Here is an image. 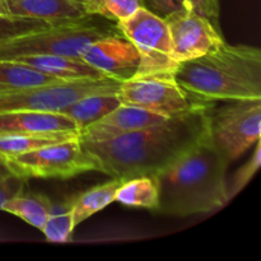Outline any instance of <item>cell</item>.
Returning <instances> with one entry per match:
<instances>
[{"label":"cell","mask_w":261,"mask_h":261,"mask_svg":"<svg viewBox=\"0 0 261 261\" xmlns=\"http://www.w3.org/2000/svg\"><path fill=\"white\" fill-rule=\"evenodd\" d=\"M206 107H198L138 132L105 140L82 142L110 178L155 175L175 162L206 134Z\"/></svg>","instance_id":"cell-1"},{"label":"cell","mask_w":261,"mask_h":261,"mask_svg":"<svg viewBox=\"0 0 261 261\" xmlns=\"http://www.w3.org/2000/svg\"><path fill=\"white\" fill-rule=\"evenodd\" d=\"M228 163L205 137L155 173L160 214L189 217L212 213L229 203Z\"/></svg>","instance_id":"cell-2"},{"label":"cell","mask_w":261,"mask_h":261,"mask_svg":"<svg viewBox=\"0 0 261 261\" xmlns=\"http://www.w3.org/2000/svg\"><path fill=\"white\" fill-rule=\"evenodd\" d=\"M175 79L201 105L261 98V51L224 42L206 55L178 64Z\"/></svg>","instance_id":"cell-3"},{"label":"cell","mask_w":261,"mask_h":261,"mask_svg":"<svg viewBox=\"0 0 261 261\" xmlns=\"http://www.w3.org/2000/svg\"><path fill=\"white\" fill-rule=\"evenodd\" d=\"M119 33L116 23L91 14L83 19L61 23L2 43L0 59H17L31 55L81 58L83 51L94 41Z\"/></svg>","instance_id":"cell-4"},{"label":"cell","mask_w":261,"mask_h":261,"mask_svg":"<svg viewBox=\"0 0 261 261\" xmlns=\"http://www.w3.org/2000/svg\"><path fill=\"white\" fill-rule=\"evenodd\" d=\"M205 115V138L228 165L260 140L261 98L214 102Z\"/></svg>","instance_id":"cell-5"},{"label":"cell","mask_w":261,"mask_h":261,"mask_svg":"<svg viewBox=\"0 0 261 261\" xmlns=\"http://www.w3.org/2000/svg\"><path fill=\"white\" fill-rule=\"evenodd\" d=\"M4 166L14 177L25 181L30 178H68L98 171L96 161L82 145L79 138L46 145L40 149L4 161Z\"/></svg>","instance_id":"cell-6"},{"label":"cell","mask_w":261,"mask_h":261,"mask_svg":"<svg viewBox=\"0 0 261 261\" xmlns=\"http://www.w3.org/2000/svg\"><path fill=\"white\" fill-rule=\"evenodd\" d=\"M116 25L139 54V66L134 76L175 75L178 63L173 56L172 41L165 19L143 7Z\"/></svg>","instance_id":"cell-7"},{"label":"cell","mask_w":261,"mask_h":261,"mask_svg":"<svg viewBox=\"0 0 261 261\" xmlns=\"http://www.w3.org/2000/svg\"><path fill=\"white\" fill-rule=\"evenodd\" d=\"M121 82L111 78L82 79L0 93V112L35 110L61 112L76 99L93 93H116Z\"/></svg>","instance_id":"cell-8"},{"label":"cell","mask_w":261,"mask_h":261,"mask_svg":"<svg viewBox=\"0 0 261 261\" xmlns=\"http://www.w3.org/2000/svg\"><path fill=\"white\" fill-rule=\"evenodd\" d=\"M116 94L121 103L143 107L166 117L208 106L190 98L177 83L175 75L133 76L121 82Z\"/></svg>","instance_id":"cell-9"},{"label":"cell","mask_w":261,"mask_h":261,"mask_svg":"<svg viewBox=\"0 0 261 261\" xmlns=\"http://www.w3.org/2000/svg\"><path fill=\"white\" fill-rule=\"evenodd\" d=\"M165 20L178 64L206 55L226 42L219 27L194 9L176 13Z\"/></svg>","instance_id":"cell-10"},{"label":"cell","mask_w":261,"mask_h":261,"mask_svg":"<svg viewBox=\"0 0 261 261\" xmlns=\"http://www.w3.org/2000/svg\"><path fill=\"white\" fill-rule=\"evenodd\" d=\"M81 59L117 82L133 78L139 66L137 48L121 33L94 41L83 51Z\"/></svg>","instance_id":"cell-11"},{"label":"cell","mask_w":261,"mask_h":261,"mask_svg":"<svg viewBox=\"0 0 261 261\" xmlns=\"http://www.w3.org/2000/svg\"><path fill=\"white\" fill-rule=\"evenodd\" d=\"M168 117L134 105L121 103L79 133L81 142H105L163 122Z\"/></svg>","instance_id":"cell-12"},{"label":"cell","mask_w":261,"mask_h":261,"mask_svg":"<svg viewBox=\"0 0 261 261\" xmlns=\"http://www.w3.org/2000/svg\"><path fill=\"white\" fill-rule=\"evenodd\" d=\"M79 133L73 120L61 112L19 111L0 112V134H31V133Z\"/></svg>","instance_id":"cell-13"},{"label":"cell","mask_w":261,"mask_h":261,"mask_svg":"<svg viewBox=\"0 0 261 261\" xmlns=\"http://www.w3.org/2000/svg\"><path fill=\"white\" fill-rule=\"evenodd\" d=\"M12 15L45 20L51 24L74 22L89 14L82 5L69 0H13L9 2Z\"/></svg>","instance_id":"cell-14"},{"label":"cell","mask_w":261,"mask_h":261,"mask_svg":"<svg viewBox=\"0 0 261 261\" xmlns=\"http://www.w3.org/2000/svg\"><path fill=\"white\" fill-rule=\"evenodd\" d=\"M9 60H17L23 64H27L31 68L36 69L41 73L55 76V78L64 82L109 78L97 69L92 68L89 64L82 60L81 58H70V56L61 55H31L9 59Z\"/></svg>","instance_id":"cell-15"},{"label":"cell","mask_w":261,"mask_h":261,"mask_svg":"<svg viewBox=\"0 0 261 261\" xmlns=\"http://www.w3.org/2000/svg\"><path fill=\"white\" fill-rule=\"evenodd\" d=\"M121 105L116 93H93L76 99L61 114L73 120L79 133Z\"/></svg>","instance_id":"cell-16"},{"label":"cell","mask_w":261,"mask_h":261,"mask_svg":"<svg viewBox=\"0 0 261 261\" xmlns=\"http://www.w3.org/2000/svg\"><path fill=\"white\" fill-rule=\"evenodd\" d=\"M79 138V133H31V134H0V161L9 160L46 145Z\"/></svg>","instance_id":"cell-17"},{"label":"cell","mask_w":261,"mask_h":261,"mask_svg":"<svg viewBox=\"0 0 261 261\" xmlns=\"http://www.w3.org/2000/svg\"><path fill=\"white\" fill-rule=\"evenodd\" d=\"M122 181L124 180L120 178H111L71 198L74 227H78L84 221L91 218L93 214L98 213L114 203L116 191Z\"/></svg>","instance_id":"cell-18"},{"label":"cell","mask_w":261,"mask_h":261,"mask_svg":"<svg viewBox=\"0 0 261 261\" xmlns=\"http://www.w3.org/2000/svg\"><path fill=\"white\" fill-rule=\"evenodd\" d=\"M55 83L65 82L41 73L20 61L0 59V93Z\"/></svg>","instance_id":"cell-19"},{"label":"cell","mask_w":261,"mask_h":261,"mask_svg":"<svg viewBox=\"0 0 261 261\" xmlns=\"http://www.w3.org/2000/svg\"><path fill=\"white\" fill-rule=\"evenodd\" d=\"M115 201L133 208L157 211L158 184L154 175H142L126 178L119 186Z\"/></svg>","instance_id":"cell-20"},{"label":"cell","mask_w":261,"mask_h":261,"mask_svg":"<svg viewBox=\"0 0 261 261\" xmlns=\"http://www.w3.org/2000/svg\"><path fill=\"white\" fill-rule=\"evenodd\" d=\"M51 203L53 200L42 194L25 193L24 190H20L7 200L2 211L18 217L25 223L41 231L47 219Z\"/></svg>","instance_id":"cell-21"},{"label":"cell","mask_w":261,"mask_h":261,"mask_svg":"<svg viewBox=\"0 0 261 261\" xmlns=\"http://www.w3.org/2000/svg\"><path fill=\"white\" fill-rule=\"evenodd\" d=\"M74 227L73 223V203L71 199L63 201H53L47 219L41 228L46 240L50 242L65 244L71 240Z\"/></svg>","instance_id":"cell-22"},{"label":"cell","mask_w":261,"mask_h":261,"mask_svg":"<svg viewBox=\"0 0 261 261\" xmlns=\"http://www.w3.org/2000/svg\"><path fill=\"white\" fill-rule=\"evenodd\" d=\"M51 23L32 18L17 17L12 14H0V45L10 40L53 27Z\"/></svg>","instance_id":"cell-23"},{"label":"cell","mask_w":261,"mask_h":261,"mask_svg":"<svg viewBox=\"0 0 261 261\" xmlns=\"http://www.w3.org/2000/svg\"><path fill=\"white\" fill-rule=\"evenodd\" d=\"M143 7V0H94L89 8V14L99 15L117 23L130 18Z\"/></svg>","instance_id":"cell-24"},{"label":"cell","mask_w":261,"mask_h":261,"mask_svg":"<svg viewBox=\"0 0 261 261\" xmlns=\"http://www.w3.org/2000/svg\"><path fill=\"white\" fill-rule=\"evenodd\" d=\"M261 165V145L260 140L255 143V149L252 153L251 158L245 163L242 167L239 168L236 173L232 177V182L228 185V198L229 201L240 193V191L244 190L245 186L252 180V177L255 176V173L257 172V170L260 168Z\"/></svg>","instance_id":"cell-25"},{"label":"cell","mask_w":261,"mask_h":261,"mask_svg":"<svg viewBox=\"0 0 261 261\" xmlns=\"http://www.w3.org/2000/svg\"><path fill=\"white\" fill-rule=\"evenodd\" d=\"M143 3L144 8L162 19H166L176 13L194 9L191 0H143Z\"/></svg>","instance_id":"cell-26"},{"label":"cell","mask_w":261,"mask_h":261,"mask_svg":"<svg viewBox=\"0 0 261 261\" xmlns=\"http://www.w3.org/2000/svg\"><path fill=\"white\" fill-rule=\"evenodd\" d=\"M191 3H193L195 12L208 18L214 25L219 27V14H221L219 0H191Z\"/></svg>","instance_id":"cell-27"},{"label":"cell","mask_w":261,"mask_h":261,"mask_svg":"<svg viewBox=\"0 0 261 261\" xmlns=\"http://www.w3.org/2000/svg\"><path fill=\"white\" fill-rule=\"evenodd\" d=\"M24 188V181L20 178L10 176V177L5 178V180L0 181V211L3 209V205L9 200L12 196L19 193Z\"/></svg>","instance_id":"cell-28"},{"label":"cell","mask_w":261,"mask_h":261,"mask_svg":"<svg viewBox=\"0 0 261 261\" xmlns=\"http://www.w3.org/2000/svg\"><path fill=\"white\" fill-rule=\"evenodd\" d=\"M10 176H12V175L9 173V171L7 170V167L4 166V163L0 161V181L5 180V178H8V177H10Z\"/></svg>","instance_id":"cell-29"},{"label":"cell","mask_w":261,"mask_h":261,"mask_svg":"<svg viewBox=\"0 0 261 261\" xmlns=\"http://www.w3.org/2000/svg\"><path fill=\"white\" fill-rule=\"evenodd\" d=\"M0 14H10L8 0H0Z\"/></svg>","instance_id":"cell-30"},{"label":"cell","mask_w":261,"mask_h":261,"mask_svg":"<svg viewBox=\"0 0 261 261\" xmlns=\"http://www.w3.org/2000/svg\"><path fill=\"white\" fill-rule=\"evenodd\" d=\"M69 2L75 3V4L82 5V7L86 8L87 12H88V7H89V3H91V0H69Z\"/></svg>","instance_id":"cell-31"},{"label":"cell","mask_w":261,"mask_h":261,"mask_svg":"<svg viewBox=\"0 0 261 261\" xmlns=\"http://www.w3.org/2000/svg\"><path fill=\"white\" fill-rule=\"evenodd\" d=\"M93 2H94V0H92V2H91V4H89V7H88V13H89V8H91V5L93 4Z\"/></svg>","instance_id":"cell-32"},{"label":"cell","mask_w":261,"mask_h":261,"mask_svg":"<svg viewBox=\"0 0 261 261\" xmlns=\"http://www.w3.org/2000/svg\"><path fill=\"white\" fill-rule=\"evenodd\" d=\"M9 2H13V0H8V3H9Z\"/></svg>","instance_id":"cell-33"},{"label":"cell","mask_w":261,"mask_h":261,"mask_svg":"<svg viewBox=\"0 0 261 261\" xmlns=\"http://www.w3.org/2000/svg\"><path fill=\"white\" fill-rule=\"evenodd\" d=\"M91 2H92V0H91ZM89 4H91V3H89Z\"/></svg>","instance_id":"cell-34"}]
</instances>
